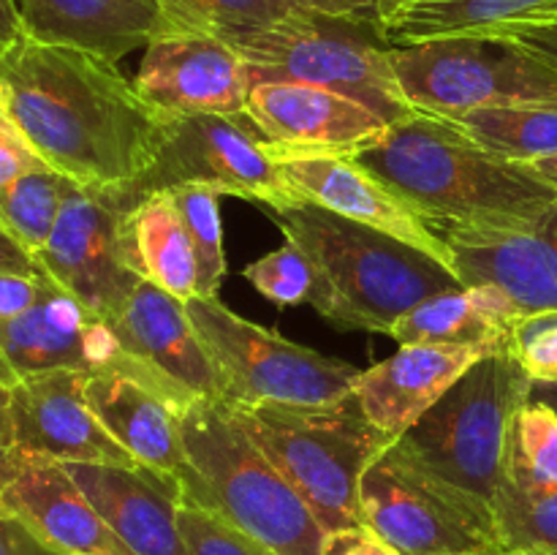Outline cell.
Returning <instances> with one entry per match:
<instances>
[{
	"mask_svg": "<svg viewBox=\"0 0 557 555\" xmlns=\"http://www.w3.org/2000/svg\"><path fill=\"white\" fill-rule=\"evenodd\" d=\"M0 107L54 172L79 185L134 183L163 136V114L117 63L27 36L0 52Z\"/></svg>",
	"mask_w": 557,
	"mask_h": 555,
	"instance_id": "6da1fadb",
	"label": "cell"
},
{
	"mask_svg": "<svg viewBox=\"0 0 557 555\" xmlns=\"http://www.w3.org/2000/svg\"><path fill=\"white\" fill-rule=\"evenodd\" d=\"M351 158L413 207L433 234L446 226H533L557 205L555 185L528 163L506 161L457 123L419 109Z\"/></svg>",
	"mask_w": 557,
	"mask_h": 555,
	"instance_id": "7a4b0ae2",
	"label": "cell"
},
{
	"mask_svg": "<svg viewBox=\"0 0 557 555\" xmlns=\"http://www.w3.org/2000/svg\"><path fill=\"white\" fill-rule=\"evenodd\" d=\"M272 215L313 264L308 303L343 330L389 335L408 310L433 294L462 286L444 261L308 199L272 210Z\"/></svg>",
	"mask_w": 557,
	"mask_h": 555,
	"instance_id": "3957f363",
	"label": "cell"
},
{
	"mask_svg": "<svg viewBox=\"0 0 557 555\" xmlns=\"http://www.w3.org/2000/svg\"><path fill=\"white\" fill-rule=\"evenodd\" d=\"M194 477L183 501L232 522L272 555H321L326 531L302 495L256 446L223 397H199L180 411Z\"/></svg>",
	"mask_w": 557,
	"mask_h": 555,
	"instance_id": "277c9868",
	"label": "cell"
},
{
	"mask_svg": "<svg viewBox=\"0 0 557 555\" xmlns=\"http://www.w3.org/2000/svg\"><path fill=\"white\" fill-rule=\"evenodd\" d=\"M232 411L326 533L364 526L359 482L392 441L364 417L357 397L326 406L232 403Z\"/></svg>",
	"mask_w": 557,
	"mask_h": 555,
	"instance_id": "5b68a950",
	"label": "cell"
},
{
	"mask_svg": "<svg viewBox=\"0 0 557 555\" xmlns=\"http://www.w3.org/2000/svg\"><path fill=\"white\" fill-rule=\"evenodd\" d=\"M226 41L243 58L248 87L308 82L354 98L386 125L413 112L392 69V44L375 20L294 9L275 25Z\"/></svg>",
	"mask_w": 557,
	"mask_h": 555,
	"instance_id": "8992f818",
	"label": "cell"
},
{
	"mask_svg": "<svg viewBox=\"0 0 557 555\" xmlns=\"http://www.w3.org/2000/svg\"><path fill=\"white\" fill-rule=\"evenodd\" d=\"M359 506L400 555H504L490 501L435 473L403 439L364 468Z\"/></svg>",
	"mask_w": 557,
	"mask_h": 555,
	"instance_id": "52a82bcc",
	"label": "cell"
},
{
	"mask_svg": "<svg viewBox=\"0 0 557 555\" xmlns=\"http://www.w3.org/2000/svg\"><path fill=\"white\" fill-rule=\"evenodd\" d=\"M389 58L408 103L446 120L487 107L557 103V69L490 33L392 47Z\"/></svg>",
	"mask_w": 557,
	"mask_h": 555,
	"instance_id": "ba28073f",
	"label": "cell"
},
{
	"mask_svg": "<svg viewBox=\"0 0 557 555\" xmlns=\"http://www.w3.org/2000/svg\"><path fill=\"white\" fill-rule=\"evenodd\" d=\"M533 381L511 351L479 359L406 435L408 446L449 482L493 498L515 414Z\"/></svg>",
	"mask_w": 557,
	"mask_h": 555,
	"instance_id": "9c48e42d",
	"label": "cell"
},
{
	"mask_svg": "<svg viewBox=\"0 0 557 555\" xmlns=\"http://www.w3.org/2000/svg\"><path fill=\"white\" fill-rule=\"evenodd\" d=\"M185 308L221 373L223 400L234 406H326L354 395L359 375L354 365L321 357L275 330L253 324L218 297H194Z\"/></svg>",
	"mask_w": 557,
	"mask_h": 555,
	"instance_id": "30bf717a",
	"label": "cell"
},
{
	"mask_svg": "<svg viewBox=\"0 0 557 555\" xmlns=\"http://www.w3.org/2000/svg\"><path fill=\"white\" fill-rule=\"evenodd\" d=\"M180 185H210L218 194L264 201L270 210L302 199L283 177L270 141L245 112L163 118L156 158L145 174L125 188L141 199Z\"/></svg>",
	"mask_w": 557,
	"mask_h": 555,
	"instance_id": "8fae6325",
	"label": "cell"
},
{
	"mask_svg": "<svg viewBox=\"0 0 557 555\" xmlns=\"http://www.w3.org/2000/svg\"><path fill=\"white\" fill-rule=\"evenodd\" d=\"M136 196L125 185H76L60 210L52 237L36 254L44 275L109 321L145 278L125 256L123 223Z\"/></svg>",
	"mask_w": 557,
	"mask_h": 555,
	"instance_id": "7c38bea8",
	"label": "cell"
},
{
	"mask_svg": "<svg viewBox=\"0 0 557 555\" xmlns=\"http://www.w3.org/2000/svg\"><path fill=\"white\" fill-rule=\"evenodd\" d=\"M123 357L112 326L49 275H44L33 308L16 319L0 321V384L9 390L25 375L49 370H114Z\"/></svg>",
	"mask_w": 557,
	"mask_h": 555,
	"instance_id": "4fadbf2b",
	"label": "cell"
},
{
	"mask_svg": "<svg viewBox=\"0 0 557 555\" xmlns=\"http://www.w3.org/2000/svg\"><path fill=\"white\" fill-rule=\"evenodd\" d=\"M87 375L82 370H49L11 386V419L22 457L139 466L92 414L85 395Z\"/></svg>",
	"mask_w": 557,
	"mask_h": 555,
	"instance_id": "5bb4252c",
	"label": "cell"
},
{
	"mask_svg": "<svg viewBox=\"0 0 557 555\" xmlns=\"http://www.w3.org/2000/svg\"><path fill=\"white\" fill-rule=\"evenodd\" d=\"M131 359L150 370L177 414L199 397H223V381L207 354L183 299L150 281H139L128 303L107 321Z\"/></svg>",
	"mask_w": 557,
	"mask_h": 555,
	"instance_id": "9a60e30c",
	"label": "cell"
},
{
	"mask_svg": "<svg viewBox=\"0 0 557 555\" xmlns=\"http://www.w3.org/2000/svg\"><path fill=\"white\" fill-rule=\"evenodd\" d=\"M134 87L163 118L243 114L248 101V76L237 49L190 30L169 33L145 47Z\"/></svg>",
	"mask_w": 557,
	"mask_h": 555,
	"instance_id": "2e32d148",
	"label": "cell"
},
{
	"mask_svg": "<svg viewBox=\"0 0 557 555\" xmlns=\"http://www.w3.org/2000/svg\"><path fill=\"white\" fill-rule=\"evenodd\" d=\"M245 114L270 141V152L354 156L384 136L386 123L354 98L308 82L248 87Z\"/></svg>",
	"mask_w": 557,
	"mask_h": 555,
	"instance_id": "e0dca14e",
	"label": "cell"
},
{
	"mask_svg": "<svg viewBox=\"0 0 557 555\" xmlns=\"http://www.w3.org/2000/svg\"><path fill=\"white\" fill-rule=\"evenodd\" d=\"M435 234L451 250L462 286L498 283L522 313L557 310V205L533 226H446Z\"/></svg>",
	"mask_w": 557,
	"mask_h": 555,
	"instance_id": "ac0fdd59",
	"label": "cell"
},
{
	"mask_svg": "<svg viewBox=\"0 0 557 555\" xmlns=\"http://www.w3.org/2000/svg\"><path fill=\"white\" fill-rule=\"evenodd\" d=\"M272 158L281 163L286 183L302 199L337 212L348 221L392 234V237L424 250L433 259L444 261L449 270H455V259H451V250L446 248L444 239L430 232V226L419 218L413 207H408L400 196L392 194L379 177L359 166L351 156L272 152Z\"/></svg>",
	"mask_w": 557,
	"mask_h": 555,
	"instance_id": "d6986e66",
	"label": "cell"
},
{
	"mask_svg": "<svg viewBox=\"0 0 557 555\" xmlns=\"http://www.w3.org/2000/svg\"><path fill=\"white\" fill-rule=\"evenodd\" d=\"M98 515L134 555H190L177 526L183 488L145 466L63 462Z\"/></svg>",
	"mask_w": 557,
	"mask_h": 555,
	"instance_id": "ffe728a7",
	"label": "cell"
},
{
	"mask_svg": "<svg viewBox=\"0 0 557 555\" xmlns=\"http://www.w3.org/2000/svg\"><path fill=\"white\" fill-rule=\"evenodd\" d=\"M484 357V348L406 343L384 362L359 370L354 397L364 417L397 441Z\"/></svg>",
	"mask_w": 557,
	"mask_h": 555,
	"instance_id": "44dd1931",
	"label": "cell"
},
{
	"mask_svg": "<svg viewBox=\"0 0 557 555\" xmlns=\"http://www.w3.org/2000/svg\"><path fill=\"white\" fill-rule=\"evenodd\" d=\"M0 506L60 555H134L58 460L22 457Z\"/></svg>",
	"mask_w": 557,
	"mask_h": 555,
	"instance_id": "7402d4cb",
	"label": "cell"
},
{
	"mask_svg": "<svg viewBox=\"0 0 557 555\" xmlns=\"http://www.w3.org/2000/svg\"><path fill=\"white\" fill-rule=\"evenodd\" d=\"M27 38L74 47L117 63L177 33L158 0H14Z\"/></svg>",
	"mask_w": 557,
	"mask_h": 555,
	"instance_id": "603a6c76",
	"label": "cell"
},
{
	"mask_svg": "<svg viewBox=\"0 0 557 555\" xmlns=\"http://www.w3.org/2000/svg\"><path fill=\"white\" fill-rule=\"evenodd\" d=\"M87 403L103 428L131 452L139 466L177 479L180 488L194 477L180 430V414L150 386L120 370L87 375Z\"/></svg>",
	"mask_w": 557,
	"mask_h": 555,
	"instance_id": "cb8c5ba5",
	"label": "cell"
},
{
	"mask_svg": "<svg viewBox=\"0 0 557 555\" xmlns=\"http://www.w3.org/2000/svg\"><path fill=\"white\" fill-rule=\"evenodd\" d=\"M522 308L498 283H473L433 294L408 310L389 330L400 346H471L490 354L509 351L511 330L522 319Z\"/></svg>",
	"mask_w": 557,
	"mask_h": 555,
	"instance_id": "d4e9b609",
	"label": "cell"
},
{
	"mask_svg": "<svg viewBox=\"0 0 557 555\" xmlns=\"http://www.w3.org/2000/svg\"><path fill=\"white\" fill-rule=\"evenodd\" d=\"M131 270L188 303L196 297V259L172 190L141 196L123 223Z\"/></svg>",
	"mask_w": 557,
	"mask_h": 555,
	"instance_id": "484cf974",
	"label": "cell"
},
{
	"mask_svg": "<svg viewBox=\"0 0 557 555\" xmlns=\"http://www.w3.org/2000/svg\"><path fill=\"white\" fill-rule=\"evenodd\" d=\"M557 11V0H413L379 22L392 47L446 36H479Z\"/></svg>",
	"mask_w": 557,
	"mask_h": 555,
	"instance_id": "4316f807",
	"label": "cell"
},
{
	"mask_svg": "<svg viewBox=\"0 0 557 555\" xmlns=\"http://www.w3.org/2000/svg\"><path fill=\"white\" fill-rule=\"evenodd\" d=\"M471 139L515 163H533L557 156V103H515L457 114Z\"/></svg>",
	"mask_w": 557,
	"mask_h": 555,
	"instance_id": "83f0119b",
	"label": "cell"
},
{
	"mask_svg": "<svg viewBox=\"0 0 557 555\" xmlns=\"http://www.w3.org/2000/svg\"><path fill=\"white\" fill-rule=\"evenodd\" d=\"M490 509L504 555H557V488H536L500 471Z\"/></svg>",
	"mask_w": 557,
	"mask_h": 555,
	"instance_id": "f1b7e54d",
	"label": "cell"
},
{
	"mask_svg": "<svg viewBox=\"0 0 557 555\" xmlns=\"http://www.w3.org/2000/svg\"><path fill=\"white\" fill-rule=\"evenodd\" d=\"M79 183L52 166L22 174L0 190V223L33 256L52 237L65 199Z\"/></svg>",
	"mask_w": 557,
	"mask_h": 555,
	"instance_id": "f546056e",
	"label": "cell"
},
{
	"mask_svg": "<svg viewBox=\"0 0 557 555\" xmlns=\"http://www.w3.org/2000/svg\"><path fill=\"white\" fill-rule=\"evenodd\" d=\"M504 473L536 488H557V408L528 397L506 439Z\"/></svg>",
	"mask_w": 557,
	"mask_h": 555,
	"instance_id": "4dcf8cb0",
	"label": "cell"
},
{
	"mask_svg": "<svg viewBox=\"0 0 557 555\" xmlns=\"http://www.w3.org/2000/svg\"><path fill=\"white\" fill-rule=\"evenodd\" d=\"M177 30L232 38L261 30L286 20L294 11L288 0H158Z\"/></svg>",
	"mask_w": 557,
	"mask_h": 555,
	"instance_id": "1f68e13d",
	"label": "cell"
},
{
	"mask_svg": "<svg viewBox=\"0 0 557 555\" xmlns=\"http://www.w3.org/2000/svg\"><path fill=\"white\" fill-rule=\"evenodd\" d=\"M180 207L196 259V297H218L226 278V254H223V223L218 194L210 185H180L172 190Z\"/></svg>",
	"mask_w": 557,
	"mask_h": 555,
	"instance_id": "d6a6232c",
	"label": "cell"
},
{
	"mask_svg": "<svg viewBox=\"0 0 557 555\" xmlns=\"http://www.w3.org/2000/svg\"><path fill=\"white\" fill-rule=\"evenodd\" d=\"M243 278H248L250 286L277 308H294V305L308 303L315 281L313 264L292 239H286L272 254L250 261L243 270Z\"/></svg>",
	"mask_w": 557,
	"mask_h": 555,
	"instance_id": "836d02e7",
	"label": "cell"
},
{
	"mask_svg": "<svg viewBox=\"0 0 557 555\" xmlns=\"http://www.w3.org/2000/svg\"><path fill=\"white\" fill-rule=\"evenodd\" d=\"M177 526L190 555H272L223 517L183 501L177 509Z\"/></svg>",
	"mask_w": 557,
	"mask_h": 555,
	"instance_id": "e575fe53",
	"label": "cell"
},
{
	"mask_svg": "<svg viewBox=\"0 0 557 555\" xmlns=\"http://www.w3.org/2000/svg\"><path fill=\"white\" fill-rule=\"evenodd\" d=\"M509 351L533 384H557V310L522 316L511 330Z\"/></svg>",
	"mask_w": 557,
	"mask_h": 555,
	"instance_id": "d590c367",
	"label": "cell"
},
{
	"mask_svg": "<svg viewBox=\"0 0 557 555\" xmlns=\"http://www.w3.org/2000/svg\"><path fill=\"white\" fill-rule=\"evenodd\" d=\"M47 166L49 163L38 156L25 131L0 107V190L14 183V180H20L22 174Z\"/></svg>",
	"mask_w": 557,
	"mask_h": 555,
	"instance_id": "8d00e7d4",
	"label": "cell"
},
{
	"mask_svg": "<svg viewBox=\"0 0 557 555\" xmlns=\"http://www.w3.org/2000/svg\"><path fill=\"white\" fill-rule=\"evenodd\" d=\"M490 36L509 38V41L520 44L528 52H533L536 58H542L544 63L557 69V14L515 22V25L498 27V30H493Z\"/></svg>",
	"mask_w": 557,
	"mask_h": 555,
	"instance_id": "74e56055",
	"label": "cell"
},
{
	"mask_svg": "<svg viewBox=\"0 0 557 555\" xmlns=\"http://www.w3.org/2000/svg\"><path fill=\"white\" fill-rule=\"evenodd\" d=\"M44 275H22V272L0 270V321L16 319L33 308L41 294Z\"/></svg>",
	"mask_w": 557,
	"mask_h": 555,
	"instance_id": "f35d334b",
	"label": "cell"
},
{
	"mask_svg": "<svg viewBox=\"0 0 557 555\" xmlns=\"http://www.w3.org/2000/svg\"><path fill=\"white\" fill-rule=\"evenodd\" d=\"M321 555H400L368 526L326 533Z\"/></svg>",
	"mask_w": 557,
	"mask_h": 555,
	"instance_id": "ab89813d",
	"label": "cell"
},
{
	"mask_svg": "<svg viewBox=\"0 0 557 555\" xmlns=\"http://www.w3.org/2000/svg\"><path fill=\"white\" fill-rule=\"evenodd\" d=\"M0 555H60L41 542L20 517L0 506Z\"/></svg>",
	"mask_w": 557,
	"mask_h": 555,
	"instance_id": "60d3db41",
	"label": "cell"
},
{
	"mask_svg": "<svg viewBox=\"0 0 557 555\" xmlns=\"http://www.w3.org/2000/svg\"><path fill=\"white\" fill-rule=\"evenodd\" d=\"M22 455L16 449L14 419H11V390L0 384V490L16 477Z\"/></svg>",
	"mask_w": 557,
	"mask_h": 555,
	"instance_id": "b9f144b4",
	"label": "cell"
},
{
	"mask_svg": "<svg viewBox=\"0 0 557 555\" xmlns=\"http://www.w3.org/2000/svg\"><path fill=\"white\" fill-rule=\"evenodd\" d=\"M294 9L319 11V14L332 16H359V20L379 22V11L370 0H288Z\"/></svg>",
	"mask_w": 557,
	"mask_h": 555,
	"instance_id": "7bdbcfd3",
	"label": "cell"
},
{
	"mask_svg": "<svg viewBox=\"0 0 557 555\" xmlns=\"http://www.w3.org/2000/svg\"><path fill=\"white\" fill-rule=\"evenodd\" d=\"M0 270L22 272V275H44L36 256H33L30 250L22 248V245L5 232L3 223H0Z\"/></svg>",
	"mask_w": 557,
	"mask_h": 555,
	"instance_id": "ee69618b",
	"label": "cell"
},
{
	"mask_svg": "<svg viewBox=\"0 0 557 555\" xmlns=\"http://www.w3.org/2000/svg\"><path fill=\"white\" fill-rule=\"evenodd\" d=\"M25 36L14 0H0V52Z\"/></svg>",
	"mask_w": 557,
	"mask_h": 555,
	"instance_id": "f6af8a7d",
	"label": "cell"
},
{
	"mask_svg": "<svg viewBox=\"0 0 557 555\" xmlns=\"http://www.w3.org/2000/svg\"><path fill=\"white\" fill-rule=\"evenodd\" d=\"M528 166H531L539 177L547 180L549 185H555L557 188V156L542 158V161H533V163H528Z\"/></svg>",
	"mask_w": 557,
	"mask_h": 555,
	"instance_id": "bcb514c9",
	"label": "cell"
},
{
	"mask_svg": "<svg viewBox=\"0 0 557 555\" xmlns=\"http://www.w3.org/2000/svg\"><path fill=\"white\" fill-rule=\"evenodd\" d=\"M531 397H536V400H544L553 408H557V384H533Z\"/></svg>",
	"mask_w": 557,
	"mask_h": 555,
	"instance_id": "7dc6e473",
	"label": "cell"
},
{
	"mask_svg": "<svg viewBox=\"0 0 557 555\" xmlns=\"http://www.w3.org/2000/svg\"><path fill=\"white\" fill-rule=\"evenodd\" d=\"M413 3V0H379V22L386 20L389 14H395L397 9H403V5Z\"/></svg>",
	"mask_w": 557,
	"mask_h": 555,
	"instance_id": "c3c4849f",
	"label": "cell"
},
{
	"mask_svg": "<svg viewBox=\"0 0 557 555\" xmlns=\"http://www.w3.org/2000/svg\"><path fill=\"white\" fill-rule=\"evenodd\" d=\"M370 3H373V5H375V11H379V0H370Z\"/></svg>",
	"mask_w": 557,
	"mask_h": 555,
	"instance_id": "681fc988",
	"label": "cell"
},
{
	"mask_svg": "<svg viewBox=\"0 0 557 555\" xmlns=\"http://www.w3.org/2000/svg\"><path fill=\"white\" fill-rule=\"evenodd\" d=\"M555 14H557V11H555Z\"/></svg>",
	"mask_w": 557,
	"mask_h": 555,
	"instance_id": "f907efd6",
	"label": "cell"
}]
</instances>
